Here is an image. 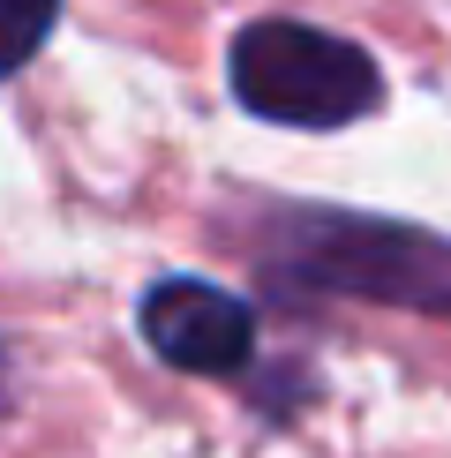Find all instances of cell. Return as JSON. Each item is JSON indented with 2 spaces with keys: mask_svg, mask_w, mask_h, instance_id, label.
<instances>
[{
  "mask_svg": "<svg viewBox=\"0 0 451 458\" xmlns=\"http://www.w3.org/2000/svg\"><path fill=\"white\" fill-rule=\"evenodd\" d=\"M53 15H61V0H0V83L23 75V61L53 38Z\"/></svg>",
  "mask_w": 451,
  "mask_h": 458,
  "instance_id": "4",
  "label": "cell"
},
{
  "mask_svg": "<svg viewBox=\"0 0 451 458\" xmlns=\"http://www.w3.org/2000/svg\"><path fill=\"white\" fill-rule=\"evenodd\" d=\"M143 346L188 376H241L256 360V309L211 278H158L136 309Z\"/></svg>",
  "mask_w": 451,
  "mask_h": 458,
  "instance_id": "3",
  "label": "cell"
},
{
  "mask_svg": "<svg viewBox=\"0 0 451 458\" xmlns=\"http://www.w3.org/2000/svg\"><path fill=\"white\" fill-rule=\"evenodd\" d=\"M226 83H234L241 113L271 128H353L384 106V68L369 61L353 38H331L316 23H286V15H263L234 38L226 53Z\"/></svg>",
  "mask_w": 451,
  "mask_h": 458,
  "instance_id": "2",
  "label": "cell"
},
{
  "mask_svg": "<svg viewBox=\"0 0 451 458\" xmlns=\"http://www.w3.org/2000/svg\"><path fill=\"white\" fill-rule=\"evenodd\" d=\"M263 271L286 293H346L384 309L451 316V241L353 211H278L263 233Z\"/></svg>",
  "mask_w": 451,
  "mask_h": 458,
  "instance_id": "1",
  "label": "cell"
}]
</instances>
